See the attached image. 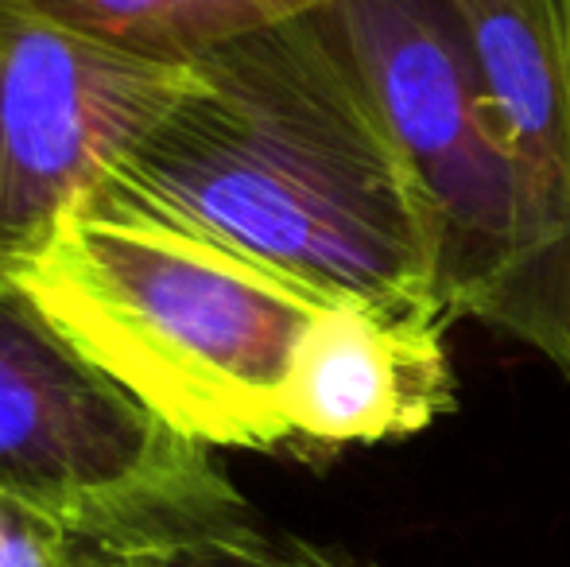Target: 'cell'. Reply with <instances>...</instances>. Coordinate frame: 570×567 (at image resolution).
I'll use <instances>...</instances> for the list:
<instances>
[{
  "instance_id": "cell-1",
  "label": "cell",
  "mask_w": 570,
  "mask_h": 567,
  "mask_svg": "<svg viewBox=\"0 0 570 567\" xmlns=\"http://www.w3.org/2000/svg\"><path fill=\"white\" fill-rule=\"evenodd\" d=\"M90 203L222 242L323 300L443 307L428 195L315 12L190 67Z\"/></svg>"
},
{
  "instance_id": "cell-2",
  "label": "cell",
  "mask_w": 570,
  "mask_h": 567,
  "mask_svg": "<svg viewBox=\"0 0 570 567\" xmlns=\"http://www.w3.org/2000/svg\"><path fill=\"white\" fill-rule=\"evenodd\" d=\"M20 292L117 385L210 451L292 443V354L331 303L292 276L159 218L82 203Z\"/></svg>"
},
{
  "instance_id": "cell-3",
  "label": "cell",
  "mask_w": 570,
  "mask_h": 567,
  "mask_svg": "<svg viewBox=\"0 0 570 567\" xmlns=\"http://www.w3.org/2000/svg\"><path fill=\"white\" fill-rule=\"evenodd\" d=\"M0 501L117 560H159L248 509L214 451L0 287Z\"/></svg>"
},
{
  "instance_id": "cell-4",
  "label": "cell",
  "mask_w": 570,
  "mask_h": 567,
  "mask_svg": "<svg viewBox=\"0 0 570 567\" xmlns=\"http://www.w3.org/2000/svg\"><path fill=\"white\" fill-rule=\"evenodd\" d=\"M315 16L428 195L446 315L489 323L517 261L520 179L454 0H326Z\"/></svg>"
},
{
  "instance_id": "cell-5",
  "label": "cell",
  "mask_w": 570,
  "mask_h": 567,
  "mask_svg": "<svg viewBox=\"0 0 570 567\" xmlns=\"http://www.w3.org/2000/svg\"><path fill=\"white\" fill-rule=\"evenodd\" d=\"M187 78L190 70L101 51L20 0H0V287H20Z\"/></svg>"
},
{
  "instance_id": "cell-6",
  "label": "cell",
  "mask_w": 570,
  "mask_h": 567,
  "mask_svg": "<svg viewBox=\"0 0 570 567\" xmlns=\"http://www.w3.org/2000/svg\"><path fill=\"white\" fill-rule=\"evenodd\" d=\"M512 144L520 245L485 326L570 378V0H454Z\"/></svg>"
},
{
  "instance_id": "cell-7",
  "label": "cell",
  "mask_w": 570,
  "mask_h": 567,
  "mask_svg": "<svg viewBox=\"0 0 570 567\" xmlns=\"http://www.w3.org/2000/svg\"><path fill=\"white\" fill-rule=\"evenodd\" d=\"M431 303L331 300L299 334L284 389L292 439L311 447L392 443L454 409L446 326Z\"/></svg>"
},
{
  "instance_id": "cell-8",
  "label": "cell",
  "mask_w": 570,
  "mask_h": 567,
  "mask_svg": "<svg viewBox=\"0 0 570 567\" xmlns=\"http://www.w3.org/2000/svg\"><path fill=\"white\" fill-rule=\"evenodd\" d=\"M55 28L164 70H190L214 51L299 20L326 0H20Z\"/></svg>"
},
{
  "instance_id": "cell-9",
  "label": "cell",
  "mask_w": 570,
  "mask_h": 567,
  "mask_svg": "<svg viewBox=\"0 0 570 567\" xmlns=\"http://www.w3.org/2000/svg\"><path fill=\"white\" fill-rule=\"evenodd\" d=\"M136 564V560H132ZM144 567H373L342 548L318 545V540L295 537V532L272 529L253 509L226 517L214 529L198 532L190 545L144 560Z\"/></svg>"
},
{
  "instance_id": "cell-10",
  "label": "cell",
  "mask_w": 570,
  "mask_h": 567,
  "mask_svg": "<svg viewBox=\"0 0 570 567\" xmlns=\"http://www.w3.org/2000/svg\"><path fill=\"white\" fill-rule=\"evenodd\" d=\"M114 556L82 545L43 517L0 501V567H109Z\"/></svg>"
},
{
  "instance_id": "cell-11",
  "label": "cell",
  "mask_w": 570,
  "mask_h": 567,
  "mask_svg": "<svg viewBox=\"0 0 570 567\" xmlns=\"http://www.w3.org/2000/svg\"><path fill=\"white\" fill-rule=\"evenodd\" d=\"M117 567H144V564H132V560H117Z\"/></svg>"
},
{
  "instance_id": "cell-12",
  "label": "cell",
  "mask_w": 570,
  "mask_h": 567,
  "mask_svg": "<svg viewBox=\"0 0 570 567\" xmlns=\"http://www.w3.org/2000/svg\"><path fill=\"white\" fill-rule=\"evenodd\" d=\"M109 567H117V556H114V564H109Z\"/></svg>"
}]
</instances>
